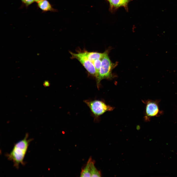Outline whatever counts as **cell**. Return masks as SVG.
<instances>
[{"label": "cell", "mask_w": 177, "mask_h": 177, "mask_svg": "<svg viewBox=\"0 0 177 177\" xmlns=\"http://www.w3.org/2000/svg\"><path fill=\"white\" fill-rule=\"evenodd\" d=\"M26 134L24 138L15 144L11 152L6 154L8 159L13 163L14 166L18 168L20 164L24 165V160L31 139Z\"/></svg>", "instance_id": "6da1fadb"}, {"label": "cell", "mask_w": 177, "mask_h": 177, "mask_svg": "<svg viewBox=\"0 0 177 177\" xmlns=\"http://www.w3.org/2000/svg\"><path fill=\"white\" fill-rule=\"evenodd\" d=\"M108 50L105 51V53L101 59V64L97 75L95 77L97 87L99 89L101 81L104 79H111L113 77L112 71L117 65L110 60L108 55Z\"/></svg>", "instance_id": "7a4b0ae2"}, {"label": "cell", "mask_w": 177, "mask_h": 177, "mask_svg": "<svg viewBox=\"0 0 177 177\" xmlns=\"http://www.w3.org/2000/svg\"><path fill=\"white\" fill-rule=\"evenodd\" d=\"M84 102L89 107L95 120H96L106 112L112 111L114 109L102 100H84Z\"/></svg>", "instance_id": "3957f363"}, {"label": "cell", "mask_w": 177, "mask_h": 177, "mask_svg": "<svg viewBox=\"0 0 177 177\" xmlns=\"http://www.w3.org/2000/svg\"><path fill=\"white\" fill-rule=\"evenodd\" d=\"M72 56L71 58L78 60L83 65L91 76L95 77L96 71L93 63L85 56L81 51H78L77 53L70 52Z\"/></svg>", "instance_id": "277c9868"}, {"label": "cell", "mask_w": 177, "mask_h": 177, "mask_svg": "<svg viewBox=\"0 0 177 177\" xmlns=\"http://www.w3.org/2000/svg\"><path fill=\"white\" fill-rule=\"evenodd\" d=\"M159 102L158 101L150 100L144 102L146 104L144 119L146 121H149L150 118L157 117L162 114V112L159 109Z\"/></svg>", "instance_id": "5b68a950"}, {"label": "cell", "mask_w": 177, "mask_h": 177, "mask_svg": "<svg viewBox=\"0 0 177 177\" xmlns=\"http://www.w3.org/2000/svg\"><path fill=\"white\" fill-rule=\"evenodd\" d=\"M83 54L92 63L95 60L101 59L104 55L105 52L103 53H100L97 52H89L84 50L81 51Z\"/></svg>", "instance_id": "8992f818"}, {"label": "cell", "mask_w": 177, "mask_h": 177, "mask_svg": "<svg viewBox=\"0 0 177 177\" xmlns=\"http://www.w3.org/2000/svg\"><path fill=\"white\" fill-rule=\"evenodd\" d=\"M37 5L44 12L55 11L47 0H42L37 3Z\"/></svg>", "instance_id": "52a82bcc"}, {"label": "cell", "mask_w": 177, "mask_h": 177, "mask_svg": "<svg viewBox=\"0 0 177 177\" xmlns=\"http://www.w3.org/2000/svg\"><path fill=\"white\" fill-rule=\"evenodd\" d=\"M94 161L90 158V167L91 177H100L101 176L100 172L95 167Z\"/></svg>", "instance_id": "ba28073f"}, {"label": "cell", "mask_w": 177, "mask_h": 177, "mask_svg": "<svg viewBox=\"0 0 177 177\" xmlns=\"http://www.w3.org/2000/svg\"><path fill=\"white\" fill-rule=\"evenodd\" d=\"M90 162V158L88 159L86 165L82 169L80 173V177H91Z\"/></svg>", "instance_id": "9c48e42d"}, {"label": "cell", "mask_w": 177, "mask_h": 177, "mask_svg": "<svg viewBox=\"0 0 177 177\" xmlns=\"http://www.w3.org/2000/svg\"><path fill=\"white\" fill-rule=\"evenodd\" d=\"M111 6L118 7L125 6L128 1L125 0H108Z\"/></svg>", "instance_id": "30bf717a"}, {"label": "cell", "mask_w": 177, "mask_h": 177, "mask_svg": "<svg viewBox=\"0 0 177 177\" xmlns=\"http://www.w3.org/2000/svg\"><path fill=\"white\" fill-rule=\"evenodd\" d=\"M93 63L94 64L96 70V77L101 67V59H96L93 62Z\"/></svg>", "instance_id": "8fae6325"}, {"label": "cell", "mask_w": 177, "mask_h": 177, "mask_svg": "<svg viewBox=\"0 0 177 177\" xmlns=\"http://www.w3.org/2000/svg\"><path fill=\"white\" fill-rule=\"evenodd\" d=\"M34 1V0H25L23 3L26 6L28 7Z\"/></svg>", "instance_id": "7c38bea8"}, {"label": "cell", "mask_w": 177, "mask_h": 177, "mask_svg": "<svg viewBox=\"0 0 177 177\" xmlns=\"http://www.w3.org/2000/svg\"><path fill=\"white\" fill-rule=\"evenodd\" d=\"M49 83L48 81H45L43 84L44 86L45 87L48 86L49 85Z\"/></svg>", "instance_id": "4fadbf2b"}, {"label": "cell", "mask_w": 177, "mask_h": 177, "mask_svg": "<svg viewBox=\"0 0 177 177\" xmlns=\"http://www.w3.org/2000/svg\"><path fill=\"white\" fill-rule=\"evenodd\" d=\"M42 0H34V1L35 2L37 3Z\"/></svg>", "instance_id": "5bb4252c"}, {"label": "cell", "mask_w": 177, "mask_h": 177, "mask_svg": "<svg viewBox=\"0 0 177 177\" xmlns=\"http://www.w3.org/2000/svg\"><path fill=\"white\" fill-rule=\"evenodd\" d=\"M24 0H21V1L22 2H23V3H24Z\"/></svg>", "instance_id": "9a60e30c"}, {"label": "cell", "mask_w": 177, "mask_h": 177, "mask_svg": "<svg viewBox=\"0 0 177 177\" xmlns=\"http://www.w3.org/2000/svg\"><path fill=\"white\" fill-rule=\"evenodd\" d=\"M126 0L127 1H128V0Z\"/></svg>", "instance_id": "2e32d148"}]
</instances>
